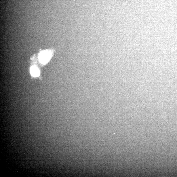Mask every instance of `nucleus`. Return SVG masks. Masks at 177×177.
Returning <instances> with one entry per match:
<instances>
[{
  "instance_id": "f257e3e1",
  "label": "nucleus",
  "mask_w": 177,
  "mask_h": 177,
  "mask_svg": "<svg viewBox=\"0 0 177 177\" xmlns=\"http://www.w3.org/2000/svg\"><path fill=\"white\" fill-rule=\"evenodd\" d=\"M51 55V52L49 51H45L41 52L39 56L40 62L43 64H45L50 60Z\"/></svg>"
},
{
  "instance_id": "f03ea898",
  "label": "nucleus",
  "mask_w": 177,
  "mask_h": 177,
  "mask_svg": "<svg viewBox=\"0 0 177 177\" xmlns=\"http://www.w3.org/2000/svg\"><path fill=\"white\" fill-rule=\"evenodd\" d=\"M30 72L32 76L34 77H38L40 75L39 70L35 66H33L31 68Z\"/></svg>"
}]
</instances>
